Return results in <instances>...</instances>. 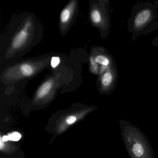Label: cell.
I'll return each mask as SVG.
<instances>
[{
  "mask_svg": "<svg viewBox=\"0 0 158 158\" xmlns=\"http://www.w3.org/2000/svg\"><path fill=\"white\" fill-rule=\"evenodd\" d=\"M118 71L116 63L108 68L105 71L98 76L96 85L98 92L102 95L112 94L117 84Z\"/></svg>",
  "mask_w": 158,
  "mask_h": 158,
  "instance_id": "cell-7",
  "label": "cell"
},
{
  "mask_svg": "<svg viewBox=\"0 0 158 158\" xmlns=\"http://www.w3.org/2000/svg\"><path fill=\"white\" fill-rule=\"evenodd\" d=\"M91 54L93 56L96 63L100 65L109 66L116 63L113 56L104 47L93 46Z\"/></svg>",
  "mask_w": 158,
  "mask_h": 158,
  "instance_id": "cell-8",
  "label": "cell"
},
{
  "mask_svg": "<svg viewBox=\"0 0 158 158\" xmlns=\"http://www.w3.org/2000/svg\"><path fill=\"white\" fill-rule=\"evenodd\" d=\"M110 6L104 0H89L88 19L99 31L102 39H107L111 27Z\"/></svg>",
  "mask_w": 158,
  "mask_h": 158,
  "instance_id": "cell-4",
  "label": "cell"
},
{
  "mask_svg": "<svg viewBox=\"0 0 158 158\" xmlns=\"http://www.w3.org/2000/svg\"><path fill=\"white\" fill-rule=\"evenodd\" d=\"M100 66V65L96 63V61L95 60L93 56L91 54L90 57V64H89V68H90L91 72L94 75L98 76Z\"/></svg>",
  "mask_w": 158,
  "mask_h": 158,
  "instance_id": "cell-9",
  "label": "cell"
},
{
  "mask_svg": "<svg viewBox=\"0 0 158 158\" xmlns=\"http://www.w3.org/2000/svg\"><path fill=\"white\" fill-rule=\"evenodd\" d=\"M3 142L2 140V138L1 139V149H2V142Z\"/></svg>",
  "mask_w": 158,
  "mask_h": 158,
  "instance_id": "cell-16",
  "label": "cell"
},
{
  "mask_svg": "<svg viewBox=\"0 0 158 158\" xmlns=\"http://www.w3.org/2000/svg\"><path fill=\"white\" fill-rule=\"evenodd\" d=\"M158 0L153 2L138 1L133 6L127 22L131 40L135 41L158 29Z\"/></svg>",
  "mask_w": 158,
  "mask_h": 158,
  "instance_id": "cell-2",
  "label": "cell"
},
{
  "mask_svg": "<svg viewBox=\"0 0 158 158\" xmlns=\"http://www.w3.org/2000/svg\"><path fill=\"white\" fill-rule=\"evenodd\" d=\"M2 140L3 142H7L9 140V137L8 136H4L2 138Z\"/></svg>",
  "mask_w": 158,
  "mask_h": 158,
  "instance_id": "cell-14",
  "label": "cell"
},
{
  "mask_svg": "<svg viewBox=\"0 0 158 158\" xmlns=\"http://www.w3.org/2000/svg\"><path fill=\"white\" fill-rule=\"evenodd\" d=\"M105 1V2L107 4L108 6H110V0H104Z\"/></svg>",
  "mask_w": 158,
  "mask_h": 158,
  "instance_id": "cell-15",
  "label": "cell"
},
{
  "mask_svg": "<svg viewBox=\"0 0 158 158\" xmlns=\"http://www.w3.org/2000/svg\"><path fill=\"white\" fill-rule=\"evenodd\" d=\"M50 56L39 59L20 61L11 65L4 70L1 75V81L3 83H14L24 79L31 78L49 66Z\"/></svg>",
  "mask_w": 158,
  "mask_h": 158,
  "instance_id": "cell-3",
  "label": "cell"
},
{
  "mask_svg": "<svg viewBox=\"0 0 158 158\" xmlns=\"http://www.w3.org/2000/svg\"><path fill=\"white\" fill-rule=\"evenodd\" d=\"M78 114V113H76V114H70V115H69L66 118V123L69 125H71L74 123L77 120V118L76 115Z\"/></svg>",
  "mask_w": 158,
  "mask_h": 158,
  "instance_id": "cell-11",
  "label": "cell"
},
{
  "mask_svg": "<svg viewBox=\"0 0 158 158\" xmlns=\"http://www.w3.org/2000/svg\"><path fill=\"white\" fill-rule=\"evenodd\" d=\"M60 63V59L58 56H53L51 59V65L53 68L55 69L59 65Z\"/></svg>",
  "mask_w": 158,
  "mask_h": 158,
  "instance_id": "cell-12",
  "label": "cell"
},
{
  "mask_svg": "<svg viewBox=\"0 0 158 158\" xmlns=\"http://www.w3.org/2000/svg\"><path fill=\"white\" fill-rule=\"evenodd\" d=\"M133 152L136 156L140 157L143 154V146L140 143H136L133 146Z\"/></svg>",
  "mask_w": 158,
  "mask_h": 158,
  "instance_id": "cell-10",
  "label": "cell"
},
{
  "mask_svg": "<svg viewBox=\"0 0 158 158\" xmlns=\"http://www.w3.org/2000/svg\"><path fill=\"white\" fill-rule=\"evenodd\" d=\"M59 77L60 75L58 74L57 76H52L42 83L33 98V104L44 105L52 100L57 88L60 85Z\"/></svg>",
  "mask_w": 158,
  "mask_h": 158,
  "instance_id": "cell-6",
  "label": "cell"
},
{
  "mask_svg": "<svg viewBox=\"0 0 158 158\" xmlns=\"http://www.w3.org/2000/svg\"><path fill=\"white\" fill-rule=\"evenodd\" d=\"M79 11V0H70L60 12L58 28L59 33L64 36L74 25Z\"/></svg>",
  "mask_w": 158,
  "mask_h": 158,
  "instance_id": "cell-5",
  "label": "cell"
},
{
  "mask_svg": "<svg viewBox=\"0 0 158 158\" xmlns=\"http://www.w3.org/2000/svg\"><path fill=\"white\" fill-rule=\"evenodd\" d=\"M21 135L18 132H14L8 135L9 140L10 141H18L21 138Z\"/></svg>",
  "mask_w": 158,
  "mask_h": 158,
  "instance_id": "cell-13",
  "label": "cell"
},
{
  "mask_svg": "<svg viewBox=\"0 0 158 158\" xmlns=\"http://www.w3.org/2000/svg\"><path fill=\"white\" fill-rule=\"evenodd\" d=\"M1 37L4 48V66L11 65L37 45L44 36V29L38 18L31 12H24L11 18Z\"/></svg>",
  "mask_w": 158,
  "mask_h": 158,
  "instance_id": "cell-1",
  "label": "cell"
}]
</instances>
